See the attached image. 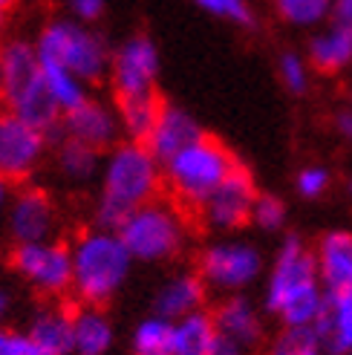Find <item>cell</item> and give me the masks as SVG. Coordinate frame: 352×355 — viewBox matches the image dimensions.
<instances>
[{
    "mask_svg": "<svg viewBox=\"0 0 352 355\" xmlns=\"http://www.w3.org/2000/svg\"><path fill=\"white\" fill-rule=\"evenodd\" d=\"M252 225H257L260 232H280L286 225V202L277 193L260 191L254 211H252Z\"/></svg>",
    "mask_w": 352,
    "mask_h": 355,
    "instance_id": "1f68e13d",
    "label": "cell"
},
{
    "mask_svg": "<svg viewBox=\"0 0 352 355\" xmlns=\"http://www.w3.org/2000/svg\"><path fill=\"white\" fill-rule=\"evenodd\" d=\"M41 64H55L73 73L84 84H96L110 73L113 49L90 24L73 21V17H55L49 21L35 41Z\"/></svg>",
    "mask_w": 352,
    "mask_h": 355,
    "instance_id": "8992f818",
    "label": "cell"
},
{
    "mask_svg": "<svg viewBox=\"0 0 352 355\" xmlns=\"http://www.w3.org/2000/svg\"><path fill=\"white\" fill-rule=\"evenodd\" d=\"M3 29H6V9H0V35H3Z\"/></svg>",
    "mask_w": 352,
    "mask_h": 355,
    "instance_id": "60d3db41",
    "label": "cell"
},
{
    "mask_svg": "<svg viewBox=\"0 0 352 355\" xmlns=\"http://www.w3.org/2000/svg\"><path fill=\"white\" fill-rule=\"evenodd\" d=\"M6 205H9V182L0 180V214L6 211Z\"/></svg>",
    "mask_w": 352,
    "mask_h": 355,
    "instance_id": "f35d334b",
    "label": "cell"
},
{
    "mask_svg": "<svg viewBox=\"0 0 352 355\" xmlns=\"http://www.w3.org/2000/svg\"><path fill=\"white\" fill-rule=\"evenodd\" d=\"M324 300L326 292L312 248L297 234H289L272 260L263 306L277 318L280 327H312L324 309Z\"/></svg>",
    "mask_w": 352,
    "mask_h": 355,
    "instance_id": "7a4b0ae2",
    "label": "cell"
},
{
    "mask_svg": "<svg viewBox=\"0 0 352 355\" xmlns=\"http://www.w3.org/2000/svg\"><path fill=\"white\" fill-rule=\"evenodd\" d=\"M193 3H197L205 15L220 17V21H228L234 26H243V29H252L257 24L249 0H193Z\"/></svg>",
    "mask_w": 352,
    "mask_h": 355,
    "instance_id": "4dcf8cb0",
    "label": "cell"
},
{
    "mask_svg": "<svg viewBox=\"0 0 352 355\" xmlns=\"http://www.w3.org/2000/svg\"><path fill=\"white\" fill-rule=\"evenodd\" d=\"M335 130L352 145V110H341V113L335 116Z\"/></svg>",
    "mask_w": 352,
    "mask_h": 355,
    "instance_id": "74e56055",
    "label": "cell"
},
{
    "mask_svg": "<svg viewBox=\"0 0 352 355\" xmlns=\"http://www.w3.org/2000/svg\"><path fill=\"white\" fill-rule=\"evenodd\" d=\"M67 6L69 17L73 21H81V24H93L104 15V6H107V0H61Z\"/></svg>",
    "mask_w": 352,
    "mask_h": 355,
    "instance_id": "e575fe53",
    "label": "cell"
},
{
    "mask_svg": "<svg viewBox=\"0 0 352 355\" xmlns=\"http://www.w3.org/2000/svg\"><path fill=\"white\" fill-rule=\"evenodd\" d=\"M12 266L35 292L46 297H61L73 292V254L64 243H24L12 252Z\"/></svg>",
    "mask_w": 352,
    "mask_h": 355,
    "instance_id": "9c48e42d",
    "label": "cell"
},
{
    "mask_svg": "<svg viewBox=\"0 0 352 355\" xmlns=\"http://www.w3.org/2000/svg\"><path fill=\"white\" fill-rule=\"evenodd\" d=\"M0 355H41V352L29 341L26 332H15V329L0 327Z\"/></svg>",
    "mask_w": 352,
    "mask_h": 355,
    "instance_id": "836d02e7",
    "label": "cell"
},
{
    "mask_svg": "<svg viewBox=\"0 0 352 355\" xmlns=\"http://www.w3.org/2000/svg\"><path fill=\"white\" fill-rule=\"evenodd\" d=\"M44 67V81H46V90L52 96V101L61 107V113L67 116L69 110L81 107V104L90 98L87 93V84L81 78H76L73 73H67L64 67H55V64H41Z\"/></svg>",
    "mask_w": 352,
    "mask_h": 355,
    "instance_id": "4316f807",
    "label": "cell"
},
{
    "mask_svg": "<svg viewBox=\"0 0 352 355\" xmlns=\"http://www.w3.org/2000/svg\"><path fill=\"white\" fill-rule=\"evenodd\" d=\"M312 327L324 344V355H352V289L326 295L324 309Z\"/></svg>",
    "mask_w": 352,
    "mask_h": 355,
    "instance_id": "d6986e66",
    "label": "cell"
},
{
    "mask_svg": "<svg viewBox=\"0 0 352 355\" xmlns=\"http://www.w3.org/2000/svg\"><path fill=\"white\" fill-rule=\"evenodd\" d=\"M6 312H9V295H6V289H0V318Z\"/></svg>",
    "mask_w": 352,
    "mask_h": 355,
    "instance_id": "ab89813d",
    "label": "cell"
},
{
    "mask_svg": "<svg viewBox=\"0 0 352 355\" xmlns=\"http://www.w3.org/2000/svg\"><path fill=\"white\" fill-rule=\"evenodd\" d=\"M61 133L64 139H76L96 150H110L118 145L121 124H118L116 107H107L98 98H87L81 107L69 110L61 119Z\"/></svg>",
    "mask_w": 352,
    "mask_h": 355,
    "instance_id": "5bb4252c",
    "label": "cell"
},
{
    "mask_svg": "<svg viewBox=\"0 0 352 355\" xmlns=\"http://www.w3.org/2000/svg\"><path fill=\"white\" fill-rule=\"evenodd\" d=\"M110 81L116 96H139L156 93L159 78V49L148 35H130L125 44L113 49L110 58Z\"/></svg>",
    "mask_w": 352,
    "mask_h": 355,
    "instance_id": "7c38bea8",
    "label": "cell"
},
{
    "mask_svg": "<svg viewBox=\"0 0 352 355\" xmlns=\"http://www.w3.org/2000/svg\"><path fill=\"white\" fill-rule=\"evenodd\" d=\"M133 355H173V321L150 315L133 329Z\"/></svg>",
    "mask_w": 352,
    "mask_h": 355,
    "instance_id": "83f0119b",
    "label": "cell"
},
{
    "mask_svg": "<svg viewBox=\"0 0 352 355\" xmlns=\"http://www.w3.org/2000/svg\"><path fill=\"white\" fill-rule=\"evenodd\" d=\"M263 272V254L252 243L243 240H220L211 243L200 252L197 275L205 280V286L225 292V295H243Z\"/></svg>",
    "mask_w": 352,
    "mask_h": 355,
    "instance_id": "ba28073f",
    "label": "cell"
},
{
    "mask_svg": "<svg viewBox=\"0 0 352 355\" xmlns=\"http://www.w3.org/2000/svg\"><path fill=\"white\" fill-rule=\"evenodd\" d=\"M306 61L312 69L324 76H335L352 67V32L338 24H324L318 32L309 38L306 46Z\"/></svg>",
    "mask_w": 352,
    "mask_h": 355,
    "instance_id": "ffe728a7",
    "label": "cell"
},
{
    "mask_svg": "<svg viewBox=\"0 0 352 355\" xmlns=\"http://www.w3.org/2000/svg\"><path fill=\"white\" fill-rule=\"evenodd\" d=\"M205 297H208L205 280L197 272H179L170 275L159 286V292L153 297V309L156 315L168 318V321H179L185 315L202 312Z\"/></svg>",
    "mask_w": 352,
    "mask_h": 355,
    "instance_id": "e0dca14e",
    "label": "cell"
},
{
    "mask_svg": "<svg viewBox=\"0 0 352 355\" xmlns=\"http://www.w3.org/2000/svg\"><path fill=\"white\" fill-rule=\"evenodd\" d=\"M165 185L162 165L142 141H118L107 150L101 162V193L96 202V223L98 228L118 232L136 208H142L153 200Z\"/></svg>",
    "mask_w": 352,
    "mask_h": 355,
    "instance_id": "6da1fadb",
    "label": "cell"
},
{
    "mask_svg": "<svg viewBox=\"0 0 352 355\" xmlns=\"http://www.w3.org/2000/svg\"><path fill=\"white\" fill-rule=\"evenodd\" d=\"M349 110H352V87H349Z\"/></svg>",
    "mask_w": 352,
    "mask_h": 355,
    "instance_id": "f6af8a7d",
    "label": "cell"
},
{
    "mask_svg": "<svg viewBox=\"0 0 352 355\" xmlns=\"http://www.w3.org/2000/svg\"><path fill=\"white\" fill-rule=\"evenodd\" d=\"M49 136L15 113H0V180L21 182L35 173L46 153Z\"/></svg>",
    "mask_w": 352,
    "mask_h": 355,
    "instance_id": "8fae6325",
    "label": "cell"
},
{
    "mask_svg": "<svg viewBox=\"0 0 352 355\" xmlns=\"http://www.w3.org/2000/svg\"><path fill=\"white\" fill-rule=\"evenodd\" d=\"M73 292L84 306H104L130 277L133 257L110 228H90L73 245Z\"/></svg>",
    "mask_w": 352,
    "mask_h": 355,
    "instance_id": "277c9868",
    "label": "cell"
},
{
    "mask_svg": "<svg viewBox=\"0 0 352 355\" xmlns=\"http://www.w3.org/2000/svg\"><path fill=\"white\" fill-rule=\"evenodd\" d=\"M58 225V211L44 188H24L9 202V232L17 245L52 240Z\"/></svg>",
    "mask_w": 352,
    "mask_h": 355,
    "instance_id": "4fadbf2b",
    "label": "cell"
},
{
    "mask_svg": "<svg viewBox=\"0 0 352 355\" xmlns=\"http://www.w3.org/2000/svg\"><path fill=\"white\" fill-rule=\"evenodd\" d=\"M277 78L283 84V90L292 96H303L312 87V67L309 61L294 49H283L277 55Z\"/></svg>",
    "mask_w": 352,
    "mask_h": 355,
    "instance_id": "f546056e",
    "label": "cell"
},
{
    "mask_svg": "<svg viewBox=\"0 0 352 355\" xmlns=\"http://www.w3.org/2000/svg\"><path fill=\"white\" fill-rule=\"evenodd\" d=\"M240 162L220 139L200 136L193 145L179 150L162 165V180L173 200L185 208H197L214 193Z\"/></svg>",
    "mask_w": 352,
    "mask_h": 355,
    "instance_id": "5b68a950",
    "label": "cell"
},
{
    "mask_svg": "<svg viewBox=\"0 0 352 355\" xmlns=\"http://www.w3.org/2000/svg\"><path fill=\"white\" fill-rule=\"evenodd\" d=\"M200 136H202L200 124L188 110L176 107V104H165L159 119H156V124L150 128V133H148V139L142 141V145L156 156V162L165 165L168 159H173L179 150L193 145Z\"/></svg>",
    "mask_w": 352,
    "mask_h": 355,
    "instance_id": "2e32d148",
    "label": "cell"
},
{
    "mask_svg": "<svg viewBox=\"0 0 352 355\" xmlns=\"http://www.w3.org/2000/svg\"><path fill=\"white\" fill-rule=\"evenodd\" d=\"M0 101H3V73H0Z\"/></svg>",
    "mask_w": 352,
    "mask_h": 355,
    "instance_id": "7bdbcfd3",
    "label": "cell"
},
{
    "mask_svg": "<svg viewBox=\"0 0 352 355\" xmlns=\"http://www.w3.org/2000/svg\"><path fill=\"white\" fill-rule=\"evenodd\" d=\"M217 338L214 315L205 309L173 321V355H211Z\"/></svg>",
    "mask_w": 352,
    "mask_h": 355,
    "instance_id": "cb8c5ba5",
    "label": "cell"
},
{
    "mask_svg": "<svg viewBox=\"0 0 352 355\" xmlns=\"http://www.w3.org/2000/svg\"><path fill=\"white\" fill-rule=\"evenodd\" d=\"M211 315H214L217 332L237 341L240 347L252 349L263 341V318L245 295H225Z\"/></svg>",
    "mask_w": 352,
    "mask_h": 355,
    "instance_id": "ac0fdd59",
    "label": "cell"
},
{
    "mask_svg": "<svg viewBox=\"0 0 352 355\" xmlns=\"http://www.w3.org/2000/svg\"><path fill=\"white\" fill-rule=\"evenodd\" d=\"M260 197V188L249 168L237 165L228 180L200 205V220L211 232H240L252 223V211Z\"/></svg>",
    "mask_w": 352,
    "mask_h": 355,
    "instance_id": "30bf717a",
    "label": "cell"
},
{
    "mask_svg": "<svg viewBox=\"0 0 352 355\" xmlns=\"http://www.w3.org/2000/svg\"><path fill=\"white\" fill-rule=\"evenodd\" d=\"M332 24L352 32V0H332Z\"/></svg>",
    "mask_w": 352,
    "mask_h": 355,
    "instance_id": "d590c367",
    "label": "cell"
},
{
    "mask_svg": "<svg viewBox=\"0 0 352 355\" xmlns=\"http://www.w3.org/2000/svg\"><path fill=\"white\" fill-rule=\"evenodd\" d=\"M58 171L69 182H90L101 171V150L81 145L76 139H61L58 145Z\"/></svg>",
    "mask_w": 352,
    "mask_h": 355,
    "instance_id": "d4e9b609",
    "label": "cell"
},
{
    "mask_svg": "<svg viewBox=\"0 0 352 355\" xmlns=\"http://www.w3.org/2000/svg\"><path fill=\"white\" fill-rule=\"evenodd\" d=\"M0 73H3V101L9 113L24 119L46 136L61 133V107L52 101L38 49L29 41H6L0 46Z\"/></svg>",
    "mask_w": 352,
    "mask_h": 355,
    "instance_id": "3957f363",
    "label": "cell"
},
{
    "mask_svg": "<svg viewBox=\"0 0 352 355\" xmlns=\"http://www.w3.org/2000/svg\"><path fill=\"white\" fill-rule=\"evenodd\" d=\"M329 182H332V173L324 165H306L294 176V191L303 200H321L329 191Z\"/></svg>",
    "mask_w": 352,
    "mask_h": 355,
    "instance_id": "d6a6232c",
    "label": "cell"
},
{
    "mask_svg": "<svg viewBox=\"0 0 352 355\" xmlns=\"http://www.w3.org/2000/svg\"><path fill=\"white\" fill-rule=\"evenodd\" d=\"M113 338V324L101 306H81L73 312V355H107Z\"/></svg>",
    "mask_w": 352,
    "mask_h": 355,
    "instance_id": "7402d4cb",
    "label": "cell"
},
{
    "mask_svg": "<svg viewBox=\"0 0 352 355\" xmlns=\"http://www.w3.org/2000/svg\"><path fill=\"white\" fill-rule=\"evenodd\" d=\"M41 355H73V309L44 306L26 329Z\"/></svg>",
    "mask_w": 352,
    "mask_h": 355,
    "instance_id": "44dd1931",
    "label": "cell"
},
{
    "mask_svg": "<svg viewBox=\"0 0 352 355\" xmlns=\"http://www.w3.org/2000/svg\"><path fill=\"white\" fill-rule=\"evenodd\" d=\"M165 104L156 93H139V96H116V116L121 124V133L130 141H145L150 128L159 119Z\"/></svg>",
    "mask_w": 352,
    "mask_h": 355,
    "instance_id": "603a6c76",
    "label": "cell"
},
{
    "mask_svg": "<svg viewBox=\"0 0 352 355\" xmlns=\"http://www.w3.org/2000/svg\"><path fill=\"white\" fill-rule=\"evenodd\" d=\"M121 243L130 252L133 260L139 263H162L182 252L188 240V225L176 202L153 200L142 208H136L133 214L118 225Z\"/></svg>",
    "mask_w": 352,
    "mask_h": 355,
    "instance_id": "52a82bcc",
    "label": "cell"
},
{
    "mask_svg": "<svg viewBox=\"0 0 352 355\" xmlns=\"http://www.w3.org/2000/svg\"><path fill=\"white\" fill-rule=\"evenodd\" d=\"M274 15L297 29H321L332 21V0H272Z\"/></svg>",
    "mask_w": 352,
    "mask_h": 355,
    "instance_id": "484cf974",
    "label": "cell"
},
{
    "mask_svg": "<svg viewBox=\"0 0 352 355\" xmlns=\"http://www.w3.org/2000/svg\"><path fill=\"white\" fill-rule=\"evenodd\" d=\"M245 352H249V349L240 347V344L231 341V338H225V335H220L217 344H214V349H211V355H245Z\"/></svg>",
    "mask_w": 352,
    "mask_h": 355,
    "instance_id": "8d00e7d4",
    "label": "cell"
},
{
    "mask_svg": "<svg viewBox=\"0 0 352 355\" xmlns=\"http://www.w3.org/2000/svg\"><path fill=\"white\" fill-rule=\"evenodd\" d=\"M15 3H17V0H0V9H6V12H9Z\"/></svg>",
    "mask_w": 352,
    "mask_h": 355,
    "instance_id": "b9f144b4",
    "label": "cell"
},
{
    "mask_svg": "<svg viewBox=\"0 0 352 355\" xmlns=\"http://www.w3.org/2000/svg\"><path fill=\"white\" fill-rule=\"evenodd\" d=\"M318 277L326 295H341L352 289V232L349 228H332L321 234L312 248Z\"/></svg>",
    "mask_w": 352,
    "mask_h": 355,
    "instance_id": "9a60e30c",
    "label": "cell"
},
{
    "mask_svg": "<svg viewBox=\"0 0 352 355\" xmlns=\"http://www.w3.org/2000/svg\"><path fill=\"white\" fill-rule=\"evenodd\" d=\"M346 191H349V193H352V176H349V182H346Z\"/></svg>",
    "mask_w": 352,
    "mask_h": 355,
    "instance_id": "ee69618b",
    "label": "cell"
},
{
    "mask_svg": "<svg viewBox=\"0 0 352 355\" xmlns=\"http://www.w3.org/2000/svg\"><path fill=\"white\" fill-rule=\"evenodd\" d=\"M263 355H324V344L315 327H280Z\"/></svg>",
    "mask_w": 352,
    "mask_h": 355,
    "instance_id": "f1b7e54d",
    "label": "cell"
}]
</instances>
